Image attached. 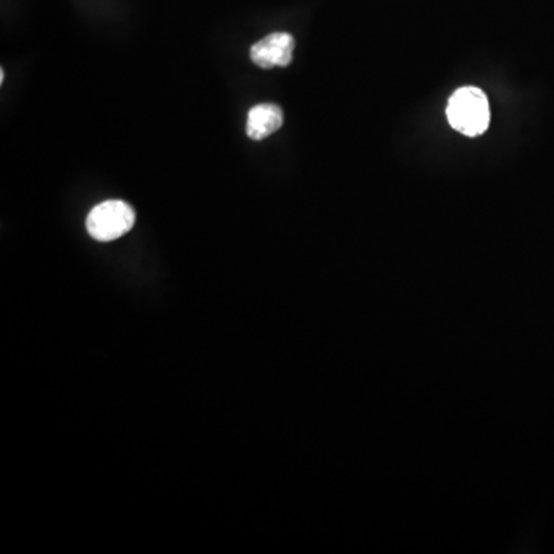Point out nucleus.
I'll return each mask as SVG.
<instances>
[{"instance_id": "1", "label": "nucleus", "mask_w": 554, "mask_h": 554, "mask_svg": "<svg viewBox=\"0 0 554 554\" xmlns=\"http://www.w3.org/2000/svg\"><path fill=\"white\" fill-rule=\"evenodd\" d=\"M447 117L451 127L464 136H481L490 125V104L484 91L459 88L448 101Z\"/></svg>"}, {"instance_id": "2", "label": "nucleus", "mask_w": 554, "mask_h": 554, "mask_svg": "<svg viewBox=\"0 0 554 554\" xmlns=\"http://www.w3.org/2000/svg\"><path fill=\"white\" fill-rule=\"evenodd\" d=\"M136 222V213L124 201H105L94 207L87 217V230L99 242L116 241L125 236Z\"/></svg>"}, {"instance_id": "3", "label": "nucleus", "mask_w": 554, "mask_h": 554, "mask_svg": "<svg viewBox=\"0 0 554 554\" xmlns=\"http://www.w3.org/2000/svg\"><path fill=\"white\" fill-rule=\"evenodd\" d=\"M294 37L288 33H273L251 47V61L257 67H288L293 61Z\"/></svg>"}, {"instance_id": "4", "label": "nucleus", "mask_w": 554, "mask_h": 554, "mask_svg": "<svg viewBox=\"0 0 554 554\" xmlns=\"http://www.w3.org/2000/svg\"><path fill=\"white\" fill-rule=\"evenodd\" d=\"M284 113L274 104H259L248 113L247 134L253 141H262L281 130Z\"/></svg>"}, {"instance_id": "5", "label": "nucleus", "mask_w": 554, "mask_h": 554, "mask_svg": "<svg viewBox=\"0 0 554 554\" xmlns=\"http://www.w3.org/2000/svg\"><path fill=\"white\" fill-rule=\"evenodd\" d=\"M5 81V73L4 70H2V73H0V84H4Z\"/></svg>"}]
</instances>
